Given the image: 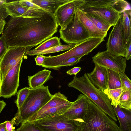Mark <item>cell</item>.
I'll list each match as a JSON object with an SVG mask.
<instances>
[{
    "label": "cell",
    "mask_w": 131,
    "mask_h": 131,
    "mask_svg": "<svg viewBox=\"0 0 131 131\" xmlns=\"http://www.w3.org/2000/svg\"><path fill=\"white\" fill-rule=\"evenodd\" d=\"M55 17L47 12L37 17H11L2 36L8 47L36 46L52 37L58 28Z\"/></svg>",
    "instance_id": "1"
},
{
    "label": "cell",
    "mask_w": 131,
    "mask_h": 131,
    "mask_svg": "<svg viewBox=\"0 0 131 131\" xmlns=\"http://www.w3.org/2000/svg\"><path fill=\"white\" fill-rule=\"evenodd\" d=\"M68 85L82 92L114 121H117L113 107L107 96L94 86L86 73L79 78L74 76L73 80Z\"/></svg>",
    "instance_id": "2"
},
{
    "label": "cell",
    "mask_w": 131,
    "mask_h": 131,
    "mask_svg": "<svg viewBox=\"0 0 131 131\" xmlns=\"http://www.w3.org/2000/svg\"><path fill=\"white\" fill-rule=\"evenodd\" d=\"M53 96L50 93L48 86L43 85L35 88H30L27 98L18 110V118L14 125L17 126L27 120L39 111Z\"/></svg>",
    "instance_id": "3"
},
{
    "label": "cell",
    "mask_w": 131,
    "mask_h": 131,
    "mask_svg": "<svg viewBox=\"0 0 131 131\" xmlns=\"http://www.w3.org/2000/svg\"><path fill=\"white\" fill-rule=\"evenodd\" d=\"M89 105L84 122L78 131H119L112 119L88 98Z\"/></svg>",
    "instance_id": "4"
},
{
    "label": "cell",
    "mask_w": 131,
    "mask_h": 131,
    "mask_svg": "<svg viewBox=\"0 0 131 131\" xmlns=\"http://www.w3.org/2000/svg\"><path fill=\"white\" fill-rule=\"evenodd\" d=\"M31 122L42 131H78L80 127L63 114L52 115Z\"/></svg>",
    "instance_id": "5"
},
{
    "label": "cell",
    "mask_w": 131,
    "mask_h": 131,
    "mask_svg": "<svg viewBox=\"0 0 131 131\" xmlns=\"http://www.w3.org/2000/svg\"><path fill=\"white\" fill-rule=\"evenodd\" d=\"M59 32V38L68 44H78L91 38L79 20L75 11L71 21L63 28L60 29Z\"/></svg>",
    "instance_id": "6"
},
{
    "label": "cell",
    "mask_w": 131,
    "mask_h": 131,
    "mask_svg": "<svg viewBox=\"0 0 131 131\" xmlns=\"http://www.w3.org/2000/svg\"><path fill=\"white\" fill-rule=\"evenodd\" d=\"M123 21L122 13L110 34L106 51L114 56L124 57L126 48L123 31Z\"/></svg>",
    "instance_id": "7"
},
{
    "label": "cell",
    "mask_w": 131,
    "mask_h": 131,
    "mask_svg": "<svg viewBox=\"0 0 131 131\" xmlns=\"http://www.w3.org/2000/svg\"><path fill=\"white\" fill-rule=\"evenodd\" d=\"M34 47L30 46L8 47L2 58L0 60V72L2 79L8 72L18 63L26 54L30 49Z\"/></svg>",
    "instance_id": "8"
},
{
    "label": "cell",
    "mask_w": 131,
    "mask_h": 131,
    "mask_svg": "<svg viewBox=\"0 0 131 131\" xmlns=\"http://www.w3.org/2000/svg\"><path fill=\"white\" fill-rule=\"evenodd\" d=\"M92 58L95 64L119 74L125 73L126 60L124 57L114 56L106 51L99 52Z\"/></svg>",
    "instance_id": "9"
},
{
    "label": "cell",
    "mask_w": 131,
    "mask_h": 131,
    "mask_svg": "<svg viewBox=\"0 0 131 131\" xmlns=\"http://www.w3.org/2000/svg\"><path fill=\"white\" fill-rule=\"evenodd\" d=\"M88 53L86 45L81 42L76 45L75 47L68 51L56 56H45L42 67L55 70L56 67L61 63L72 57L83 56Z\"/></svg>",
    "instance_id": "10"
},
{
    "label": "cell",
    "mask_w": 131,
    "mask_h": 131,
    "mask_svg": "<svg viewBox=\"0 0 131 131\" xmlns=\"http://www.w3.org/2000/svg\"><path fill=\"white\" fill-rule=\"evenodd\" d=\"M23 60H20L2 79L1 97L8 99L16 94L19 86L20 70Z\"/></svg>",
    "instance_id": "11"
},
{
    "label": "cell",
    "mask_w": 131,
    "mask_h": 131,
    "mask_svg": "<svg viewBox=\"0 0 131 131\" xmlns=\"http://www.w3.org/2000/svg\"><path fill=\"white\" fill-rule=\"evenodd\" d=\"M88 105V98L84 95L80 94L63 115L80 126L84 122Z\"/></svg>",
    "instance_id": "12"
},
{
    "label": "cell",
    "mask_w": 131,
    "mask_h": 131,
    "mask_svg": "<svg viewBox=\"0 0 131 131\" xmlns=\"http://www.w3.org/2000/svg\"><path fill=\"white\" fill-rule=\"evenodd\" d=\"M84 0H72L60 6L54 15L57 23L63 28L71 20L76 10L84 4Z\"/></svg>",
    "instance_id": "13"
},
{
    "label": "cell",
    "mask_w": 131,
    "mask_h": 131,
    "mask_svg": "<svg viewBox=\"0 0 131 131\" xmlns=\"http://www.w3.org/2000/svg\"><path fill=\"white\" fill-rule=\"evenodd\" d=\"M4 6L8 16L12 17H39L47 12L43 9H33L22 6L19 4V1L6 2Z\"/></svg>",
    "instance_id": "14"
},
{
    "label": "cell",
    "mask_w": 131,
    "mask_h": 131,
    "mask_svg": "<svg viewBox=\"0 0 131 131\" xmlns=\"http://www.w3.org/2000/svg\"><path fill=\"white\" fill-rule=\"evenodd\" d=\"M102 7L111 8L120 14L131 10L130 4L124 0H84V4L79 8Z\"/></svg>",
    "instance_id": "15"
},
{
    "label": "cell",
    "mask_w": 131,
    "mask_h": 131,
    "mask_svg": "<svg viewBox=\"0 0 131 131\" xmlns=\"http://www.w3.org/2000/svg\"><path fill=\"white\" fill-rule=\"evenodd\" d=\"M86 74L91 82L97 89L103 92L107 89L108 74L107 69L95 64L93 71Z\"/></svg>",
    "instance_id": "16"
},
{
    "label": "cell",
    "mask_w": 131,
    "mask_h": 131,
    "mask_svg": "<svg viewBox=\"0 0 131 131\" xmlns=\"http://www.w3.org/2000/svg\"><path fill=\"white\" fill-rule=\"evenodd\" d=\"M81 10L99 17L111 26L115 25L121 14L110 7H90Z\"/></svg>",
    "instance_id": "17"
},
{
    "label": "cell",
    "mask_w": 131,
    "mask_h": 131,
    "mask_svg": "<svg viewBox=\"0 0 131 131\" xmlns=\"http://www.w3.org/2000/svg\"><path fill=\"white\" fill-rule=\"evenodd\" d=\"M79 21L89 32L90 37L104 38L106 34L98 29L83 11L80 8L75 11Z\"/></svg>",
    "instance_id": "18"
},
{
    "label": "cell",
    "mask_w": 131,
    "mask_h": 131,
    "mask_svg": "<svg viewBox=\"0 0 131 131\" xmlns=\"http://www.w3.org/2000/svg\"><path fill=\"white\" fill-rule=\"evenodd\" d=\"M114 112L119 122V131H131V110L113 106Z\"/></svg>",
    "instance_id": "19"
},
{
    "label": "cell",
    "mask_w": 131,
    "mask_h": 131,
    "mask_svg": "<svg viewBox=\"0 0 131 131\" xmlns=\"http://www.w3.org/2000/svg\"><path fill=\"white\" fill-rule=\"evenodd\" d=\"M72 103V102L69 101L67 103L57 106L50 108L39 114L32 116L23 122H32L52 115L63 114L67 111Z\"/></svg>",
    "instance_id": "20"
},
{
    "label": "cell",
    "mask_w": 131,
    "mask_h": 131,
    "mask_svg": "<svg viewBox=\"0 0 131 131\" xmlns=\"http://www.w3.org/2000/svg\"><path fill=\"white\" fill-rule=\"evenodd\" d=\"M51 74V71L45 69L33 76H28L29 88L34 89L43 85L48 80L52 78Z\"/></svg>",
    "instance_id": "21"
},
{
    "label": "cell",
    "mask_w": 131,
    "mask_h": 131,
    "mask_svg": "<svg viewBox=\"0 0 131 131\" xmlns=\"http://www.w3.org/2000/svg\"><path fill=\"white\" fill-rule=\"evenodd\" d=\"M33 3L54 15L61 6L70 0H30Z\"/></svg>",
    "instance_id": "22"
},
{
    "label": "cell",
    "mask_w": 131,
    "mask_h": 131,
    "mask_svg": "<svg viewBox=\"0 0 131 131\" xmlns=\"http://www.w3.org/2000/svg\"><path fill=\"white\" fill-rule=\"evenodd\" d=\"M61 45L60 38L57 37H52L45 41L34 49L29 50L26 54L33 56L53 47Z\"/></svg>",
    "instance_id": "23"
},
{
    "label": "cell",
    "mask_w": 131,
    "mask_h": 131,
    "mask_svg": "<svg viewBox=\"0 0 131 131\" xmlns=\"http://www.w3.org/2000/svg\"><path fill=\"white\" fill-rule=\"evenodd\" d=\"M123 21L122 29L124 40L126 49L131 43L130 28L131 10L123 13Z\"/></svg>",
    "instance_id": "24"
},
{
    "label": "cell",
    "mask_w": 131,
    "mask_h": 131,
    "mask_svg": "<svg viewBox=\"0 0 131 131\" xmlns=\"http://www.w3.org/2000/svg\"><path fill=\"white\" fill-rule=\"evenodd\" d=\"M83 12L98 29L107 35L108 31L111 27L109 24L96 15L90 13Z\"/></svg>",
    "instance_id": "25"
},
{
    "label": "cell",
    "mask_w": 131,
    "mask_h": 131,
    "mask_svg": "<svg viewBox=\"0 0 131 131\" xmlns=\"http://www.w3.org/2000/svg\"><path fill=\"white\" fill-rule=\"evenodd\" d=\"M108 74V90L121 88V83L119 73L107 69Z\"/></svg>",
    "instance_id": "26"
},
{
    "label": "cell",
    "mask_w": 131,
    "mask_h": 131,
    "mask_svg": "<svg viewBox=\"0 0 131 131\" xmlns=\"http://www.w3.org/2000/svg\"><path fill=\"white\" fill-rule=\"evenodd\" d=\"M123 91V89L121 88L113 89H107L104 92L107 96L112 106L116 107L118 105L119 100Z\"/></svg>",
    "instance_id": "27"
},
{
    "label": "cell",
    "mask_w": 131,
    "mask_h": 131,
    "mask_svg": "<svg viewBox=\"0 0 131 131\" xmlns=\"http://www.w3.org/2000/svg\"><path fill=\"white\" fill-rule=\"evenodd\" d=\"M122 108L131 110V91H123L119 100L118 105Z\"/></svg>",
    "instance_id": "28"
},
{
    "label": "cell",
    "mask_w": 131,
    "mask_h": 131,
    "mask_svg": "<svg viewBox=\"0 0 131 131\" xmlns=\"http://www.w3.org/2000/svg\"><path fill=\"white\" fill-rule=\"evenodd\" d=\"M75 44H73L64 45H60L42 51L39 53L37 55L49 54L66 50H69L75 47Z\"/></svg>",
    "instance_id": "29"
},
{
    "label": "cell",
    "mask_w": 131,
    "mask_h": 131,
    "mask_svg": "<svg viewBox=\"0 0 131 131\" xmlns=\"http://www.w3.org/2000/svg\"><path fill=\"white\" fill-rule=\"evenodd\" d=\"M30 88L25 87L19 90L17 92V99L15 101L18 109L20 108L27 98L29 92Z\"/></svg>",
    "instance_id": "30"
},
{
    "label": "cell",
    "mask_w": 131,
    "mask_h": 131,
    "mask_svg": "<svg viewBox=\"0 0 131 131\" xmlns=\"http://www.w3.org/2000/svg\"><path fill=\"white\" fill-rule=\"evenodd\" d=\"M82 57L77 56L71 57L59 64L56 67L55 70H59L62 67L72 66L80 62Z\"/></svg>",
    "instance_id": "31"
},
{
    "label": "cell",
    "mask_w": 131,
    "mask_h": 131,
    "mask_svg": "<svg viewBox=\"0 0 131 131\" xmlns=\"http://www.w3.org/2000/svg\"><path fill=\"white\" fill-rule=\"evenodd\" d=\"M121 83V88L123 91L128 90L131 91V81L125 73L119 74Z\"/></svg>",
    "instance_id": "32"
},
{
    "label": "cell",
    "mask_w": 131,
    "mask_h": 131,
    "mask_svg": "<svg viewBox=\"0 0 131 131\" xmlns=\"http://www.w3.org/2000/svg\"><path fill=\"white\" fill-rule=\"evenodd\" d=\"M19 131H42L32 122H23L18 128Z\"/></svg>",
    "instance_id": "33"
},
{
    "label": "cell",
    "mask_w": 131,
    "mask_h": 131,
    "mask_svg": "<svg viewBox=\"0 0 131 131\" xmlns=\"http://www.w3.org/2000/svg\"><path fill=\"white\" fill-rule=\"evenodd\" d=\"M8 16L5 8H0V35L3 32L6 24L5 19Z\"/></svg>",
    "instance_id": "34"
},
{
    "label": "cell",
    "mask_w": 131,
    "mask_h": 131,
    "mask_svg": "<svg viewBox=\"0 0 131 131\" xmlns=\"http://www.w3.org/2000/svg\"><path fill=\"white\" fill-rule=\"evenodd\" d=\"M19 3L20 5L24 7L33 9H43L33 3L30 0H20L19 1Z\"/></svg>",
    "instance_id": "35"
},
{
    "label": "cell",
    "mask_w": 131,
    "mask_h": 131,
    "mask_svg": "<svg viewBox=\"0 0 131 131\" xmlns=\"http://www.w3.org/2000/svg\"><path fill=\"white\" fill-rule=\"evenodd\" d=\"M8 47L6 41L2 35L0 37V60L6 52Z\"/></svg>",
    "instance_id": "36"
},
{
    "label": "cell",
    "mask_w": 131,
    "mask_h": 131,
    "mask_svg": "<svg viewBox=\"0 0 131 131\" xmlns=\"http://www.w3.org/2000/svg\"><path fill=\"white\" fill-rule=\"evenodd\" d=\"M18 113H17L14 117L10 121H6V131H16L15 127L13 126L15 122L18 118Z\"/></svg>",
    "instance_id": "37"
},
{
    "label": "cell",
    "mask_w": 131,
    "mask_h": 131,
    "mask_svg": "<svg viewBox=\"0 0 131 131\" xmlns=\"http://www.w3.org/2000/svg\"><path fill=\"white\" fill-rule=\"evenodd\" d=\"M45 58V56L41 54L37 55L35 59L36 65L41 66L43 63Z\"/></svg>",
    "instance_id": "38"
},
{
    "label": "cell",
    "mask_w": 131,
    "mask_h": 131,
    "mask_svg": "<svg viewBox=\"0 0 131 131\" xmlns=\"http://www.w3.org/2000/svg\"><path fill=\"white\" fill-rule=\"evenodd\" d=\"M81 70V67H77L69 70L66 72V73L70 75H76Z\"/></svg>",
    "instance_id": "39"
},
{
    "label": "cell",
    "mask_w": 131,
    "mask_h": 131,
    "mask_svg": "<svg viewBox=\"0 0 131 131\" xmlns=\"http://www.w3.org/2000/svg\"><path fill=\"white\" fill-rule=\"evenodd\" d=\"M124 58L126 60H129L131 58V43L126 49Z\"/></svg>",
    "instance_id": "40"
},
{
    "label": "cell",
    "mask_w": 131,
    "mask_h": 131,
    "mask_svg": "<svg viewBox=\"0 0 131 131\" xmlns=\"http://www.w3.org/2000/svg\"><path fill=\"white\" fill-rule=\"evenodd\" d=\"M6 121L0 124V131H6Z\"/></svg>",
    "instance_id": "41"
},
{
    "label": "cell",
    "mask_w": 131,
    "mask_h": 131,
    "mask_svg": "<svg viewBox=\"0 0 131 131\" xmlns=\"http://www.w3.org/2000/svg\"><path fill=\"white\" fill-rule=\"evenodd\" d=\"M6 105V103L3 101H0V113Z\"/></svg>",
    "instance_id": "42"
},
{
    "label": "cell",
    "mask_w": 131,
    "mask_h": 131,
    "mask_svg": "<svg viewBox=\"0 0 131 131\" xmlns=\"http://www.w3.org/2000/svg\"><path fill=\"white\" fill-rule=\"evenodd\" d=\"M6 2V0H0V8H5L4 4Z\"/></svg>",
    "instance_id": "43"
},
{
    "label": "cell",
    "mask_w": 131,
    "mask_h": 131,
    "mask_svg": "<svg viewBox=\"0 0 131 131\" xmlns=\"http://www.w3.org/2000/svg\"><path fill=\"white\" fill-rule=\"evenodd\" d=\"M2 76L1 75V73L0 72V92H1V85H2Z\"/></svg>",
    "instance_id": "44"
},
{
    "label": "cell",
    "mask_w": 131,
    "mask_h": 131,
    "mask_svg": "<svg viewBox=\"0 0 131 131\" xmlns=\"http://www.w3.org/2000/svg\"></svg>",
    "instance_id": "45"
}]
</instances>
